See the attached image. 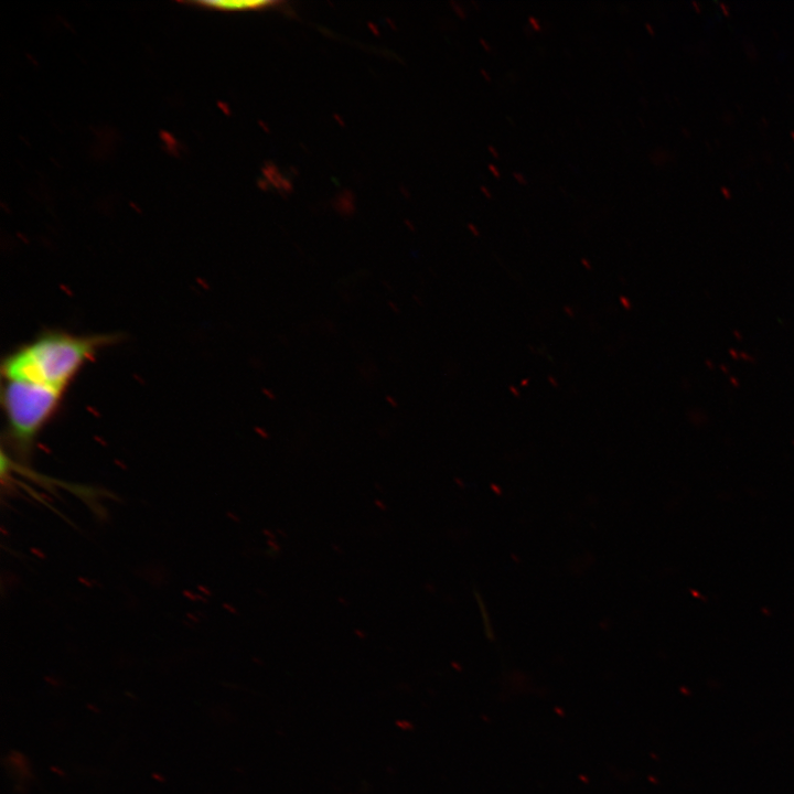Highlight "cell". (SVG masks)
Masks as SVG:
<instances>
[{"label": "cell", "instance_id": "6da1fadb", "mask_svg": "<svg viewBox=\"0 0 794 794\" xmlns=\"http://www.w3.org/2000/svg\"><path fill=\"white\" fill-rule=\"evenodd\" d=\"M108 342L109 336L105 335L45 333L3 360L2 378L65 391L84 365Z\"/></svg>", "mask_w": 794, "mask_h": 794}, {"label": "cell", "instance_id": "7a4b0ae2", "mask_svg": "<svg viewBox=\"0 0 794 794\" xmlns=\"http://www.w3.org/2000/svg\"><path fill=\"white\" fill-rule=\"evenodd\" d=\"M63 390L40 384L3 380L1 400L11 440L29 452L61 404Z\"/></svg>", "mask_w": 794, "mask_h": 794}, {"label": "cell", "instance_id": "3957f363", "mask_svg": "<svg viewBox=\"0 0 794 794\" xmlns=\"http://www.w3.org/2000/svg\"><path fill=\"white\" fill-rule=\"evenodd\" d=\"M187 4H192L195 7H200L202 9H208V10H218V11H256V10H266L268 8L275 7L280 4L278 1H251V0H239V1H196V2H186Z\"/></svg>", "mask_w": 794, "mask_h": 794}, {"label": "cell", "instance_id": "277c9868", "mask_svg": "<svg viewBox=\"0 0 794 794\" xmlns=\"http://www.w3.org/2000/svg\"><path fill=\"white\" fill-rule=\"evenodd\" d=\"M528 22L535 31L541 30V24H540V21L538 20V18H536L534 15H528Z\"/></svg>", "mask_w": 794, "mask_h": 794}, {"label": "cell", "instance_id": "5b68a950", "mask_svg": "<svg viewBox=\"0 0 794 794\" xmlns=\"http://www.w3.org/2000/svg\"><path fill=\"white\" fill-rule=\"evenodd\" d=\"M512 175H513L514 180H515L517 183H519L521 185H525V184H527V182H528L527 179H526V176H525L522 172H516V171H515V172H513Z\"/></svg>", "mask_w": 794, "mask_h": 794}, {"label": "cell", "instance_id": "8992f818", "mask_svg": "<svg viewBox=\"0 0 794 794\" xmlns=\"http://www.w3.org/2000/svg\"><path fill=\"white\" fill-rule=\"evenodd\" d=\"M487 170H489L496 179H498V178L501 176V172H500L498 168H497L495 164L489 163V164H487Z\"/></svg>", "mask_w": 794, "mask_h": 794}, {"label": "cell", "instance_id": "52a82bcc", "mask_svg": "<svg viewBox=\"0 0 794 794\" xmlns=\"http://www.w3.org/2000/svg\"><path fill=\"white\" fill-rule=\"evenodd\" d=\"M386 401L394 408L398 407V401L395 399V397L390 395H386L385 397Z\"/></svg>", "mask_w": 794, "mask_h": 794}, {"label": "cell", "instance_id": "ba28073f", "mask_svg": "<svg viewBox=\"0 0 794 794\" xmlns=\"http://www.w3.org/2000/svg\"><path fill=\"white\" fill-rule=\"evenodd\" d=\"M480 43H481V45L483 46V49H484L486 52L492 51V46H491V44L489 43L487 40H485V39H483V37H480Z\"/></svg>", "mask_w": 794, "mask_h": 794}, {"label": "cell", "instance_id": "9c48e42d", "mask_svg": "<svg viewBox=\"0 0 794 794\" xmlns=\"http://www.w3.org/2000/svg\"><path fill=\"white\" fill-rule=\"evenodd\" d=\"M487 151H489L495 159H497V158L500 157L497 149H496L494 146H492V144H489V146H487Z\"/></svg>", "mask_w": 794, "mask_h": 794}, {"label": "cell", "instance_id": "30bf717a", "mask_svg": "<svg viewBox=\"0 0 794 794\" xmlns=\"http://www.w3.org/2000/svg\"><path fill=\"white\" fill-rule=\"evenodd\" d=\"M480 190H481L482 194H483L486 198H492V193H491V191L487 189V186L481 185Z\"/></svg>", "mask_w": 794, "mask_h": 794}, {"label": "cell", "instance_id": "8fae6325", "mask_svg": "<svg viewBox=\"0 0 794 794\" xmlns=\"http://www.w3.org/2000/svg\"><path fill=\"white\" fill-rule=\"evenodd\" d=\"M264 394H266L267 398H269V399H272V400L276 399V394L272 390L264 389Z\"/></svg>", "mask_w": 794, "mask_h": 794}, {"label": "cell", "instance_id": "7c38bea8", "mask_svg": "<svg viewBox=\"0 0 794 794\" xmlns=\"http://www.w3.org/2000/svg\"><path fill=\"white\" fill-rule=\"evenodd\" d=\"M481 74L485 78L486 82H491V75L487 73L486 69L481 68Z\"/></svg>", "mask_w": 794, "mask_h": 794}, {"label": "cell", "instance_id": "4fadbf2b", "mask_svg": "<svg viewBox=\"0 0 794 794\" xmlns=\"http://www.w3.org/2000/svg\"><path fill=\"white\" fill-rule=\"evenodd\" d=\"M468 227L470 228V230H471L472 234H474V235H476V236L479 235V230H478V228H476L474 225L469 224Z\"/></svg>", "mask_w": 794, "mask_h": 794}, {"label": "cell", "instance_id": "5bb4252c", "mask_svg": "<svg viewBox=\"0 0 794 794\" xmlns=\"http://www.w3.org/2000/svg\"><path fill=\"white\" fill-rule=\"evenodd\" d=\"M388 305L391 307L395 312L398 311L396 310V305L393 302H388Z\"/></svg>", "mask_w": 794, "mask_h": 794}]
</instances>
